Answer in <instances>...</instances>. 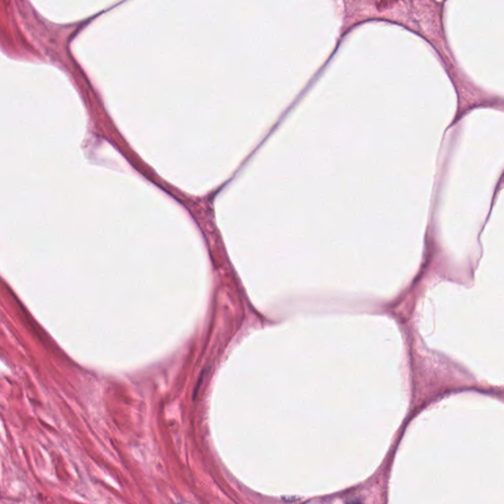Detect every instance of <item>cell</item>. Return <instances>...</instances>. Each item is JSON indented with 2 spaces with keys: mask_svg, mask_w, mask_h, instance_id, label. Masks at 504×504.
Wrapping results in <instances>:
<instances>
[{
  "mask_svg": "<svg viewBox=\"0 0 504 504\" xmlns=\"http://www.w3.org/2000/svg\"><path fill=\"white\" fill-rule=\"evenodd\" d=\"M348 504H362L361 502L357 501V500H354V501H351V502H349V503H348Z\"/></svg>",
  "mask_w": 504,
  "mask_h": 504,
  "instance_id": "2",
  "label": "cell"
},
{
  "mask_svg": "<svg viewBox=\"0 0 504 504\" xmlns=\"http://www.w3.org/2000/svg\"><path fill=\"white\" fill-rule=\"evenodd\" d=\"M393 4H394L393 2H378V3H376V7H377V10H378L381 6H383L381 8V10H382V9H387V8H389L388 7L389 5H393Z\"/></svg>",
  "mask_w": 504,
  "mask_h": 504,
  "instance_id": "1",
  "label": "cell"
}]
</instances>
